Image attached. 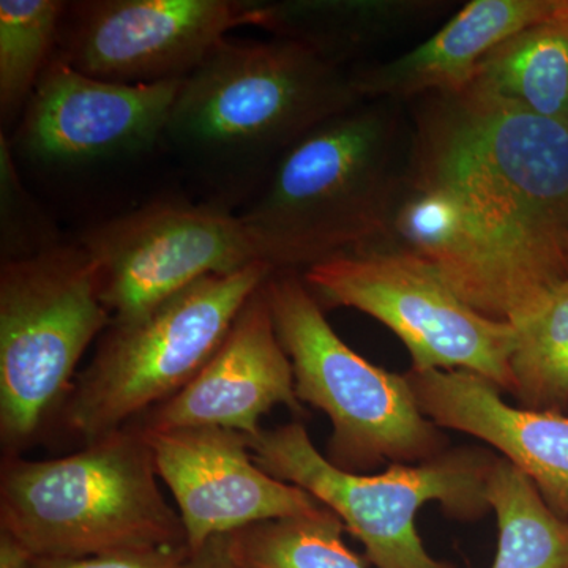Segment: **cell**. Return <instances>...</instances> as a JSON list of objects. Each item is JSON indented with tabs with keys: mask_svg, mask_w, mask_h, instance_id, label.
Instances as JSON below:
<instances>
[{
	"mask_svg": "<svg viewBox=\"0 0 568 568\" xmlns=\"http://www.w3.org/2000/svg\"><path fill=\"white\" fill-rule=\"evenodd\" d=\"M418 407L439 428L484 440L532 480L548 507L568 523V416L523 409L467 372L405 373Z\"/></svg>",
	"mask_w": 568,
	"mask_h": 568,
	"instance_id": "cell-15",
	"label": "cell"
},
{
	"mask_svg": "<svg viewBox=\"0 0 568 568\" xmlns=\"http://www.w3.org/2000/svg\"><path fill=\"white\" fill-rule=\"evenodd\" d=\"M261 28L349 67L361 55L418 32L452 9L443 0H298L261 3Z\"/></svg>",
	"mask_w": 568,
	"mask_h": 568,
	"instance_id": "cell-17",
	"label": "cell"
},
{
	"mask_svg": "<svg viewBox=\"0 0 568 568\" xmlns=\"http://www.w3.org/2000/svg\"><path fill=\"white\" fill-rule=\"evenodd\" d=\"M248 446L261 469L334 511L376 568H454L433 558L418 536L416 517L426 504L465 521L491 510L485 484L496 455L485 448H447L420 465L353 474L332 465L298 422L261 429Z\"/></svg>",
	"mask_w": 568,
	"mask_h": 568,
	"instance_id": "cell-7",
	"label": "cell"
},
{
	"mask_svg": "<svg viewBox=\"0 0 568 568\" xmlns=\"http://www.w3.org/2000/svg\"><path fill=\"white\" fill-rule=\"evenodd\" d=\"M485 496L497 519L491 568H568V523L506 458L489 467Z\"/></svg>",
	"mask_w": 568,
	"mask_h": 568,
	"instance_id": "cell-19",
	"label": "cell"
},
{
	"mask_svg": "<svg viewBox=\"0 0 568 568\" xmlns=\"http://www.w3.org/2000/svg\"><path fill=\"white\" fill-rule=\"evenodd\" d=\"M413 152L406 103L362 100L295 142L239 213L261 263L304 272L386 250Z\"/></svg>",
	"mask_w": 568,
	"mask_h": 568,
	"instance_id": "cell-2",
	"label": "cell"
},
{
	"mask_svg": "<svg viewBox=\"0 0 568 568\" xmlns=\"http://www.w3.org/2000/svg\"><path fill=\"white\" fill-rule=\"evenodd\" d=\"M111 321L130 320L190 284L261 263L241 216L222 205L156 201L82 234Z\"/></svg>",
	"mask_w": 568,
	"mask_h": 568,
	"instance_id": "cell-10",
	"label": "cell"
},
{
	"mask_svg": "<svg viewBox=\"0 0 568 568\" xmlns=\"http://www.w3.org/2000/svg\"><path fill=\"white\" fill-rule=\"evenodd\" d=\"M276 406L305 413L295 395L293 364L276 335L264 284L246 301L230 334L196 376L133 422L141 428L216 426L245 436Z\"/></svg>",
	"mask_w": 568,
	"mask_h": 568,
	"instance_id": "cell-14",
	"label": "cell"
},
{
	"mask_svg": "<svg viewBox=\"0 0 568 568\" xmlns=\"http://www.w3.org/2000/svg\"><path fill=\"white\" fill-rule=\"evenodd\" d=\"M274 272L256 263L205 276L141 315L111 321L63 402V425L82 443H93L181 392Z\"/></svg>",
	"mask_w": 568,
	"mask_h": 568,
	"instance_id": "cell-6",
	"label": "cell"
},
{
	"mask_svg": "<svg viewBox=\"0 0 568 568\" xmlns=\"http://www.w3.org/2000/svg\"><path fill=\"white\" fill-rule=\"evenodd\" d=\"M353 69L301 41L223 40L185 78L164 140L220 190H260L284 153L362 102Z\"/></svg>",
	"mask_w": 568,
	"mask_h": 568,
	"instance_id": "cell-3",
	"label": "cell"
},
{
	"mask_svg": "<svg viewBox=\"0 0 568 568\" xmlns=\"http://www.w3.org/2000/svg\"><path fill=\"white\" fill-rule=\"evenodd\" d=\"M276 335L294 369L295 395L332 422L325 458L366 474L384 463L420 465L447 450L443 428L418 407L406 375L369 364L335 334L301 272L264 283Z\"/></svg>",
	"mask_w": 568,
	"mask_h": 568,
	"instance_id": "cell-5",
	"label": "cell"
},
{
	"mask_svg": "<svg viewBox=\"0 0 568 568\" xmlns=\"http://www.w3.org/2000/svg\"><path fill=\"white\" fill-rule=\"evenodd\" d=\"M510 369L518 407L568 410V283L536 315L514 325Z\"/></svg>",
	"mask_w": 568,
	"mask_h": 568,
	"instance_id": "cell-22",
	"label": "cell"
},
{
	"mask_svg": "<svg viewBox=\"0 0 568 568\" xmlns=\"http://www.w3.org/2000/svg\"><path fill=\"white\" fill-rule=\"evenodd\" d=\"M321 305L358 310L406 346L414 372H467L515 394V327L466 304L433 265L398 250L345 254L301 272Z\"/></svg>",
	"mask_w": 568,
	"mask_h": 568,
	"instance_id": "cell-9",
	"label": "cell"
},
{
	"mask_svg": "<svg viewBox=\"0 0 568 568\" xmlns=\"http://www.w3.org/2000/svg\"><path fill=\"white\" fill-rule=\"evenodd\" d=\"M467 88L568 126V0L493 48Z\"/></svg>",
	"mask_w": 568,
	"mask_h": 568,
	"instance_id": "cell-18",
	"label": "cell"
},
{
	"mask_svg": "<svg viewBox=\"0 0 568 568\" xmlns=\"http://www.w3.org/2000/svg\"><path fill=\"white\" fill-rule=\"evenodd\" d=\"M406 104L388 250L433 265L480 315L525 323L568 283V126L473 88Z\"/></svg>",
	"mask_w": 568,
	"mask_h": 568,
	"instance_id": "cell-1",
	"label": "cell"
},
{
	"mask_svg": "<svg viewBox=\"0 0 568 568\" xmlns=\"http://www.w3.org/2000/svg\"><path fill=\"white\" fill-rule=\"evenodd\" d=\"M111 315L80 244L2 261L0 440L17 457L69 396L71 377Z\"/></svg>",
	"mask_w": 568,
	"mask_h": 568,
	"instance_id": "cell-8",
	"label": "cell"
},
{
	"mask_svg": "<svg viewBox=\"0 0 568 568\" xmlns=\"http://www.w3.org/2000/svg\"><path fill=\"white\" fill-rule=\"evenodd\" d=\"M67 3L61 0L0 2V114L3 125L24 112L41 74L54 58Z\"/></svg>",
	"mask_w": 568,
	"mask_h": 568,
	"instance_id": "cell-21",
	"label": "cell"
},
{
	"mask_svg": "<svg viewBox=\"0 0 568 568\" xmlns=\"http://www.w3.org/2000/svg\"><path fill=\"white\" fill-rule=\"evenodd\" d=\"M261 3L235 0H92L67 3L59 58L122 84L182 81L244 26L261 28Z\"/></svg>",
	"mask_w": 568,
	"mask_h": 568,
	"instance_id": "cell-11",
	"label": "cell"
},
{
	"mask_svg": "<svg viewBox=\"0 0 568 568\" xmlns=\"http://www.w3.org/2000/svg\"><path fill=\"white\" fill-rule=\"evenodd\" d=\"M182 568H242L227 552L224 538L215 537L203 547L190 551Z\"/></svg>",
	"mask_w": 568,
	"mask_h": 568,
	"instance_id": "cell-25",
	"label": "cell"
},
{
	"mask_svg": "<svg viewBox=\"0 0 568 568\" xmlns=\"http://www.w3.org/2000/svg\"><path fill=\"white\" fill-rule=\"evenodd\" d=\"M345 525L327 507L305 517L271 519L223 536L242 568H365L343 540Z\"/></svg>",
	"mask_w": 568,
	"mask_h": 568,
	"instance_id": "cell-20",
	"label": "cell"
},
{
	"mask_svg": "<svg viewBox=\"0 0 568 568\" xmlns=\"http://www.w3.org/2000/svg\"><path fill=\"white\" fill-rule=\"evenodd\" d=\"M32 560L28 549L0 530V568H32Z\"/></svg>",
	"mask_w": 568,
	"mask_h": 568,
	"instance_id": "cell-26",
	"label": "cell"
},
{
	"mask_svg": "<svg viewBox=\"0 0 568 568\" xmlns=\"http://www.w3.org/2000/svg\"><path fill=\"white\" fill-rule=\"evenodd\" d=\"M140 429L159 477L173 493L192 551L257 523L325 508L304 489L261 469L242 433L216 426Z\"/></svg>",
	"mask_w": 568,
	"mask_h": 568,
	"instance_id": "cell-12",
	"label": "cell"
},
{
	"mask_svg": "<svg viewBox=\"0 0 568 568\" xmlns=\"http://www.w3.org/2000/svg\"><path fill=\"white\" fill-rule=\"evenodd\" d=\"M182 82L99 80L54 54L22 112L18 148L54 164L145 151L164 138Z\"/></svg>",
	"mask_w": 568,
	"mask_h": 568,
	"instance_id": "cell-13",
	"label": "cell"
},
{
	"mask_svg": "<svg viewBox=\"0 0 568 568\" xmlns=\"http://www.w3.org/2000/svg\"><path fill=\"white\" fill-rule=\"evenodd\" d=\"M186 545L123 549L85 558H33L32 568H182L189 558Z\"/></svg>",
	"mask_w": 568,
	"mask_h": 568,
	"instance_id": "cell-24",
	"label": "cell"
},
{
	"mask_svg": "<svg viewBox=\"0 0 568 568\" xmlns=\"http://www.w3.org/2000/svg\"><path fill=\"white\" fill-rule=\"evenodd\" d=\"M566 0H473L424 43L388 61L354 67L364 100L409 103L429 93L465 91L481 59L500 41L552 17Z\"/></svg>",
	"mask_w": 568,
	"mask_h": 568,
	"instance_id": "cell-16",
	"label": "cell"
},
{
	"mask_svg": "<svg viewBox=\"0 0 568 568\" xmlns=\"http://www.w3.org/2000/svg\"><path fill=\"white\" fill-rule=\"evenodd\" d=\"M0 530L32 558L189 547L179 511L159 487L151 447L134 424L67 457L3 458Z\"/></svg>",
	"mask_w": 568,
	"mask_h": 568,
	"instance_id": "cell-4",
	"label": "cell"
},
{
	"mask_svg": "<svg viewBox=\"0 0 568 568\" xmlns=\"http://www.w3.org/2000/svg\"><path fill=\"white\" fill-rule=\"evenodd\" d=\"M0 193L2 261L21 260L61 244L54 227L21 185L6 133L0 134Z\"/></svg>",
	"mask_w": 568,
	"mask_h": 568,
	"instance_id": "cell-23",
	"label": "cell"
}]
</instances>
